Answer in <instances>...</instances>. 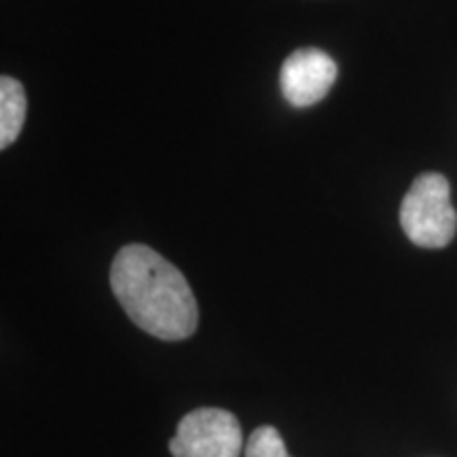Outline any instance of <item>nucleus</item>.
I'll return each mask as SVG.
<instances>
[{"label":"nucleus","instance_id":"20e7f679","mask_svg":"<svg viewBox=\"0 0 457 457\" xmlns=\"http://www.w3.org/2000/svg\"><path fill=\"white\" fill-rule=\"evenodd\" d=\"M337 79V64L322 49H296L279 71L284 98L296 108H307L328 94Z\"/></svg>","mask_w":457,"mask_h":457},{"label":"nucleus","instance_id":"f257e3e1","mask_svg":"<svg viewBox=\"0 0 457 457\" xmlns=\"http://www.w3.org/2000/svg\"><path fill=\"white\" fill-rule=\"evenodd\" d=\"M111 288L131 322L157 339L182 341L197 330V301L187 278L145 244L119 250Z\"/></svg>","mask_w":457,"mask_h":457},{"label":"nucleus","instance_id":"7ed1b4c3","mask_svg":"<svg viewBox=\"0 0 457 457\" xmlns=\"http://www.w3.org/2000/svg\"><path fill=\"white\" fill-rule=\"evenodd\" d=\"M244 447L237 417L216 407L187 413L170 441V453L174 457H239Z\"/></svg>","mask_w":457,"mask_h":457},{"label":"nucleus","instance_id":"f03ea898","mask_svg":"<svg viewBox=\"0 0 457 457\" xmlns=\"http://www.w3.org/2000/svg\"><path fill=\"white\" fill-rule=\"evenodd\" d=\"M400 225L421 248H445L455 237L457 214L449 180L436 171L417 176L400 205Z\"/></svg>","mask_w":457,"mask_h":457},{"label":"nucleus","instance_id":"39448f33","mask_svg":"<svg viewBox=\"0 0 457 457\" xmlns=\"http://www.w3.org/2000/svg\"><path fill=\"white\" fill-rule=\"evenodd\" d=\"M28 100L21 83L13 77L0 79V148H9L26 123Z\"/></svg>","mask_w":457,"mask_h":457},{"label":"nucleus","instance_id":"423d86ee","mask_svg":"<svg viewBox=\"0 0 457 457\" xmlns=\"http://www.w3.org/2000/svg\"><path fill=\"white\" fill-rule=\"evenodd\" d=\"M244 457H290L284 438L273 426H261L250 434L244 447Z\"/></svg>","mask_w":457,"mask_h":457}]
</instances>
